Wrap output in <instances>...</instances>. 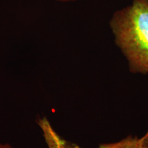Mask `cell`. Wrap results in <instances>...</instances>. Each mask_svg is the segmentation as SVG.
I'll use <instances>...</instances> for the list:
<instances>
[{
    "label": "cell",
    "mask_w": 148,
    "mask_h": 148,
    "mask_svg": "<svg viewBox=\"0 0 148 148\" xmlns=\"http://www.w3.org/2000/svg\"><path fill=\"white\" fill-rule=\"evenodd\" d=\"M116 45L124 55L131 69L148 73V4L133 0L116 10L110 20Z\"/></svg>",
    "instance_id": "obj_1"
},
{
    "label": "cell",
    "mask_w": 148,
    "mask_h": 148,
    "mask_svg": "<svg viewBox=\"0 0 148 148\" xmlns=\"http://www.w3.org/2000/svg\"><path fill=\"white\" fill-rule=\"evenodd\" d=\"M37 123L41 130L48 148H79L75 144L69 143L61 137L54 130L47 118H40Z\"/></svg>",
    "instance_id": "obj_2"
},
{
    "label": "cell",
    "mask_w": 148,
    "mask_h": 148,
    "mask_svg": "<svg viewBox=\"0 0 148 148\" xmlns=\"http://www.w3.org/2000/svg\"><path fill=\"white\" fill-rule=\"evenodd\" d=\"M98 148H141L139 143V138L132 136L124 138L116 143L101 144Z\"/></svg>",
    "instance_id": "obj_3"
},
{
    "label": "cell",
    "mask_w": 148,
    "mask_h": 148,
    "mask_svg": "<svg viewBox=\"0 0 148 148\" xmlns=\"http://www.w3.org/2000/svg\"><path fill=\"white\" fill-rule=\"evenodd\" d=\"M139 143L141 148H148V131L143 137L139 138Z\"/></svg>",
    "instance_id": "obj_4"
},
{
    "label": "cell",
    "mask_w": 148,
    "mask_h": 148,
    "mask_svg": "<svg viewBox=\"0 0 148 148\" xmlns=\"http://www.w3.org/2000/svg\"><path fill=\"white\" fill-rule=\"evenodd\" d=\"M0 148H14L10 145L7 143H0Z\"/></svg>",
    "instance_id": "obj_5"
},
{
    "label": "cell",
    "mask_w": 148,
    "mask_h": 148,
    "mask_svg": "<svg viewBox=\"0 0 148 148\" xmlns=\"http://www.w3.org/2000/svg\"><path fill=\"white\" fill-rule=\"evenodd\" d=\"M56 1L61 3H68V2H72V1H75L76 0H54Z\"/></svg>",
    "instance_id": "obj_6"
},
{
    "label": "cell",
    "mask_w": 148,
    "mask_h": 148,
    "mask_svg": "<svg viewBox=\"0 0 148 148\" xmlns=\"http://www.w3.org/2000/svg\"><path fill=\"white\" fill-rule=\"evenodd\" d=\"M143 1H145V2H146L148 4V0H143Z\"/></svg>",
    "instance_id": "obj_7"
}]
</instances>
